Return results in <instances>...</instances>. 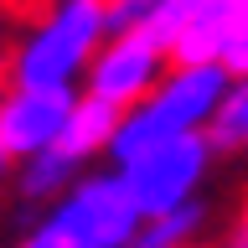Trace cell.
Wrapping results in <instances>:
<instances>
[{"mask_svg":"<svg viewBox=\"0 0 248 248\" xmlns=\"http://www.w3.org/2000/svg\"><path fill=\"white\" fill-rule=\"evenodd\" d=\"M108 42L104 0H52L11 46V88H73Z\"/></svg>","mask_w":248,"mask_h":248,"instance_id":"cell-1","label":"cell"},{"mask_svg":"<svg viewBox=\"0 0 248 248\" xmlns=\"http://www.w3.org/2000/svg\"><path fill=\"white\" fill-rule=\"evenodd\" d=\"M46 222L62 232L67 248H129L145 217H140L124 176L108 166V170H83L46 212Z\"/></svg>","mask_w":248,"mask_h":248,"instance_id":"cell-2","label":"cell"},{"mask_svg":"<svg viewBox=\"0 0 248 248\" xmlns=\"http://www.w3.org/2000/svg\"><path fill=\"white\" fill-rule=\"evenodd\" d=\"M212 166H217V150L207 135H176L166 145L145 150L140 160H129L119 176L135 197L140 217H160V212H176L186 202H197Z\"/></svg>","mask_w":248,"mask_h":248,"instance_id":"cell-3","label":"cell"},{"mask_svg":"<svg viewBox=\"0 0 248 248\" xmlns=\"http://www.w3.org/2000/svg\"><path fill=\"white\" fill-rule=\"evenodd\" d=\"M160 78H166V52H155V46L145 42V36H135V31H124V36H108V42L93 52L88 88L83 93L124 114V108L145 104Z\"/></svg>","mask_w":248,"mask_h":248,"instance_id":"cell-4","label":"cell"},{"mask_svg":"<svg viewBox=\"0 0 248 248\" xmlns=\"http://www.w3.org/2000/svg\"><path fill=\"white\" fill-rule=\"evenodd\" d=\"M73 104H78V88H5V98H0V150L16 166L42 150H57Z\"/></svg>","mask_w":248,"mask_h":248,"instance_id":"cell-5","label":"cell"},{"mask_svg":"<svg viewBox=\"0 0 248 248\" xmlns=\"http://www.w3.org/2000/svg\"><path fill=\"white\" fill-rule=\"evenodd\" d=\"M114 129H119V108H108V104H98V98H88V93H78L73 114H67V124H62L57 150L67 155L73 166L88 170V160H104L108 155Z\"/></svg>","mask_w":248,"mask_h":248,"instance_id":"cell-6","label":"cell"},{"mask_svg":"<svg viewBox=\"0 0 248 248\" xmlns=\"http://www.w3.org/2000/svg\"><path fill=\"white\" fill-rule=\"evenodd\" d=\"M78 176H83V166H73L62 150H42V155H31V160H21V166H16L11 191L26 202V207H36V212L46 217V212L62 202V191L78 181Z\"/></svg>","mask_w":248,"mask_h":248,"instance_id":"cell-7","label":"cell"},{"mask_svg":"<svg viewBox=\"0 0 248 248\" xmlns=\"http://www.w3.org/2000/svg\"><path fill=\"white\" fill-rule=\"evenodd\" d=\"M202 232H207V202H186L176 212L145 217L129 248H202Z\"/></svg>","mask_w":248,"mask_h":248,"instance_id":"cell-8","label":"cell"},{"mask_svg":"<svg viewBox=\"0 0 248 248\" xmlns=\"http://www.w3.org/2000/svg\"><path fill=\"white\" fill-rule=\"evenodd\" d=\"M207 140H212L217 160H222V155H228V160H248V78L232 83L228 98L217 104L212 124H207Z\"/></svg>","mask_w":248,"mask_h":248,"instance_id":"cell-9","label":"cell"},{"mask_svg":"<svg viewBox=\"0 0 248 248\" xmlns=\"http://www.w3.org/2000/svg\"><path fill=\"white\" fill-rule=\"evenodd\" d=\"M222 73L232 83L248 78V0L228 5V36H222Z\"/></svg>","mask_w":248,"mask_h":248,"instance_id":"cell-10","label":"cell"},{"mask_svg":"<svg viewBox=\"0 0 248 248\" xmlns=\"http://www.w3.org/2000/svg\"><path fill=\"white\" fill-rule=\"evenodd\" d=\"M166 0H108V36H124V31H140L160 11Z\"/></svg>","mask_w":248,"mask_h":248,"instance_id":"cell-11","label":"cell"},{"mask_svg":"<svg viewBox=\"0 0 248 248\" xmlns=\"http://www.w3.org/2000/svg\"><path fill=\"white\" fill-rule=\"evenodd\" d=\"M217 248H248V191L238 197V207H232L228 228L217 232Z\"/></svg>","mask_w":248,"mask_h":248,"instance_id":"cell-12","label":"cell"},{"mask_svg":"<svg viewBox=\"0 0 248 248\" xmlns=\"http://www.w3.org/2000/svg\"><path fill=\"white\" fill-rule=\"evenodd\" d=\"M11 248H67V243H62V232L52 228L46 217H36V222H31V228L21 232V238H16Z\"/></svg>","mask_w":248,"mask_h":248,"instance_id":"cell-13","label":"cell"},{"mask_svg":"<svg viewBox=\"0 0 248 248\" xmlns=\"http://www.w3.org/2000/svg\"><path fill=\"white\" fill-rule=\"evenodd\" d=\"M5 88H11V46H0V98H5Z\"/></svg>","mask_w":248,"mask_h":248,"instance_id":"cell-14","label":"cell"},{"mask_svg":"<svg viewBox=\"0 0 248 248\" xmlns=\"http://www.w3.org/2000/svg\"><path fill=\"white\" fill-rule=\"evenodd\" d=\"M11 176H16V160L5 150H0V191H5V186H11Z\"/></svg>","mask_w":248,"mask_h":248,"instance_id":"cell-15","label":"cell"},{"mask_svg":"<svg viewBox=\"0 0 248 248\" xmlns=\"http://www.w3.org/2000/svg\"><path fill=\"white\" fill-rule=\"evenodd\" d=\"M0 16H11V0H0Z\"/></svg>","mask_w":248,"mask_h":248,"instance_id":"cell-16","label":"cell"}]
</instances>
